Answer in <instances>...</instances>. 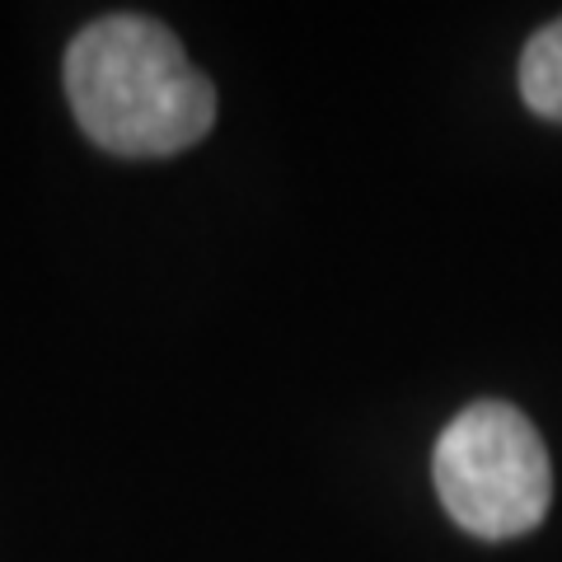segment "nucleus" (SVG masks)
Returning <instances> with one entry per match:
<instances>
[{"instance_id":"obj_1","label":"nucleus","mask_w":562,"mask_h":562,"mask_svg":"<svg viewBox=\"0 0 562 562\" xmlns=\"http://www.w3.org/2000/svg\"><path fill=\"white\" fill-rule=\"evenodd\" d=\"M66 94L85 136L132 160L179 155L216 122L211 80L160 20L140 14L94 20L70 43Z\"/></svg>"},{"instance_id":"obj_3","label":"nucleus","mask_w":562,"mask_h":562,"mask_svg":"<svg viewBox=\"0 0 562 562\" xmlns=\"http://www.w3.org/2000/svg\"><path fill=\"white\" fill-rule=\"evenodd\" d=\"M520 99L530 113L562 122V20L543 24L520 52Z\"/></svg>"},{"instance_id":"obj_2","label":"nucleus","mask_w":562,"mask_h":562,"mask_svg":"<svg viewBox=\"0 0 562 562\" xmlns=\"http://www.w3.org/2000/svg\"><path fill=\"white\" fill-rule=\"evenodd\" d=\"M431 473L450 520L479 539L530 535L553 502V469L535 422L497 398L469 403L441 431Z\"/></svg>"}]
</instances>
